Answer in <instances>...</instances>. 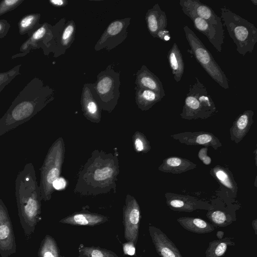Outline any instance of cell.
<instances>
[{
  "mask_svg": "<svg viewBox=\"0 0 257 257\" xmlns=\"http://www.w3.org/2000/svg\"><path fill=\"white\" fill-rule=\"evenodd\" d=\"M54 98V92L34 77L20 92L0 118V137L32 118Z\"/></svg>",
  "mask_w": 257,
  "mask_h": 257,
  "instance_id": "obj_1",
  "label": "cell"
},
{
  "mask_svg": "<svg viewBox=\"0 0 257 257\" xmlns=\"http://www.w3.org/2000/svg\"><path fill=\"white\" fill-rule=\"evenodd\" d=\"M118 173L117 155L95 150L79 173L74 191L82 195L107 193L115 189Z\"/></svg>",
  "mask_w": 257,
  "mask_h": 257,
  "instance_id": "obj_2",
  "label": "cell"
},
{
  "mask_svg": "<svg viewBox=\"0 0 257 257\" xmlns=\"http://www.w3.org/2000/svg\"><path fill=\"white\" fill-rule=\"evenodd\" d=\"M15 190L20 223L25 239L28 241L41 220L42 197L32 163H27L19 172L15 181Z\"/></svg>",
  "mask_w": 257,
  "mask_h": 257,
  "instance_id": "obj_3",
  "label": "cell"
},
{
  "mask_svg": "<svg viewBox=\"0 0 257 257\" xmlns=\"http://www.w3.org/2000/svg\"><path fill=\"white\" fill-rule=\"evenodd\" d=\"M220 11L223 25L235 44L237 52L243 56L252 53L257 42L256 28L225 6L220 8Z\"/></svg>",
  "mask_w": 257,
  "mask_h": 257,
  "instance_id": "obj_4",
  "label": "cell"
},
{
  "mask_svg": "<svg viewBox=\"0 0 257 257\" xmlns=\"http://www.w3.org/2000/svg\"><path fill=\"white\" fill-rule=\"evenodd\" d=\"M196 81L191 84L187 93L181 117L185 119H207L217 110L207 88L197 77Z\"/></svg>",
  "mask_w": 257,
  "mask_h": 257,
  "instance_id": "obj_5",
  "label": "cell"
},
{
  "mask_svg": "<svg viewBox=\"0 0 257 257\" xmlns=\"http://www.w3.org/2000/svg\"><path fill=\"white\" fill-rule=\"evenodd\" d=\"M65 145L62 137L57 139L49 148L40 169L41 190L42 200L51 198L54 191L53 182L60 177L64 159Z\"/></svg>",
  "mask_w": 257,
  "mask_h": 257,
  "instance_id": "obj_6",
  "label": "cell"
},
{
  "mask_svg": "<svg viewBox=\"0 0 257 257\" xmlns=\"http://www.w3.org/2000/svg\"><path fill=\"white\" fill-rule=\"evenodd\" d=\"M183 30L190 48L187 50L188 52L196 59L209 76L220 86L225 89H228V79L209 51L188 26H184Z\"/></svg>",
  "mask_w": 257,
  "mask_h": 257,
  "instance_id": "obj_7",
  "label": "cell"
},
{
  "mask_svg": "<svg viewBox=\"0 0 257 257\" xmlns=\"http://www.w3.org/2000/svg\"><path fill=\"white\" fill-rule=\"evenodd\" d=\"M119 75L110 66L101 71L94 84H90L93 96L101 109L111 112L119 97Z\"/></svg>",
  "mask_w": 257,
  "mask_h": 257,
  "instance_id": "obj_8",
  "label": "cell"
},
{
  "mask_svg": "<svg viewBox=\"0 0 257 257\" xmlns=\"http://www.w3.org/2000/svg\"><path fill=\"white\" fill-rule=\"evenodd\" d=\"M140 218L141 210L138 201L127 194L123 207L124 236L127 241L132 242L135 245L139 237Z\"/></svg>",
  "mask_w": 257,
  "mask_h": 257,
  "instance_id": "obj_9",
  "label": "cell"
},
{
  "mask_svg": "<svg viewBox=\"0 0 257 257\" xmlns=\"http://www.w3.org/2000/svg\"><path fill=\"white\" fill-rule=\"evenodd\" d=\"M131 18L112 21L104 31L94 46L95 51L106 48L110 50L122 43L127 37V28Z\"/></svg>",
  "mask_w": 257,
  "mask_h": 257,
  "instance_id": "obj_10",
  "label": "cell"
},
{
  "mask_svg": "<svg viewBox=\"0 0 257 257\" xmlns=\"http://www.w3.org/2000/svg\"><path fill=\"white\" fill-rule=\"evenodd\" d=\"M179 4L184 14L193 22L195 29L207 38L217 51L221 52L222 45L224 43V31L219 30L200 18L191 9L182 4Z\"/></svg>",
  "mask_w": 257,
  "mask_h": 257,
  "instance_id": "obj_11",
  "label": "cell"
},
{
  "mask_svg": "<svg viewBox=\"0 0 257 257\" xmlns=\"http://www.w3.org/2000/svg\"><path fill=\"white\" fill-rule=\"evenodd\" d=\"M16 252L12 223L7 207L0 199V254L9 257Z\"/></svg>",
  "mask_w": 257,
  "mask_h": 257,
  "instance_id": "obj_12",
  "label": "cell"
},
{
  "mask_svg": "<svg viewBox=\"0 0 257 257\" xmlns=\"http://www.w3.org/2000/svg\"><path fill=\"white\" fill-rule=\"evenodd\" d=\"M52 27L50 24L44 23L33 34L28 37L20 48V53L12 56V59L25 56L31 51L42 48L46 55L48 43L53 38Z\"/></svg>",
  "mask_w": 257,
  "mask_h": 257,
  "instance_id": "obj_13",
  "label": "cell"
},
{
  "mask_svg": "<svg viewBox=\"0 0 257 257\" xmlns=\"http://www.w3.org/2000/svg\"><path fill=\"white\" fill-rule=\"evenodd\" d=\"M167 206L177 211L192 212L197 209H211L212 206L197 198L186 195L167 192L165 194Z\"/></svg>",
  "mask_w": 257,
  "mask_h": 257,
  "instance_id": "obj_14",
  "label": "cell"
},
{
  "mask_svg": "<svg viewBox=\"0 0 257 257\" xmlns=\"http://www.w3.org/2000/svg\"><path fill=\"white\" fill-rule=\"evenodd\" d=\"M171 137L186 145L210 147L215 150L222 147V144L218 138L212 133L207 132H185L171 135Z\"/></svg>",
  "mask_w": 257,
  "mask_h": 257,
  "instance_id": "obj_15",
  "label": "cell"
},
{
  "mask_svg": "<svg viewBox=\"0 0 257 257\" xmlns=\"http://www.w3.org/2000/svg\"><path fill=\"white\" fill-rule=\"evenodd\" d=\"M149 233L160 257H183L174 242L160 229L149 225Z\"/></svg>",
  "mask_w": 257,
  "mask_h": 257,
  "instance_id": "obj_16",
  "label": "cell"
},
{
  "mask_svg": "<svg viewBox=\"0 0 257 257\" xmlns=\"http://www.w3.org/2000/svg\"><path fill=\"white\" fill-rule=\"evenodd\" d=\"M145 20L148 31L154 38H157L160 33L167 30V16L159 4H155L151 9L148 10Z\"/></svg>",
  "mask_w": 257,
  "mask_h": 257,
  "instance_id": "obj_17",
  "label": "cell"
},
{
  "mask_svg": "<svg viewBox=\"0 0 257 257\" xmlns=\"http://www.w3.org/2000/svg\"><path fill=\"white\" fill-rule=\"evenodd\" d=\"M179 4L191 9L200 18L219 30L224 31L220 17L216 15L214 11L208 6L199 0H180Z\"/></svg>",
  "mask_w": 257,
  "mask_h": 257,
  "instance_id": "obj_18",
  "label": "cell"
},
{
  "mask_svg": "<svg viewBox=\"0 0 257 257\" xmlns=\"http://www.w3.org/2000/svg\"><path fill=\"white\" fill-rule=\"evenodd\" d=\"M254 112L252 110L244 111L234 120L229 130L230 140L238 144L248 133L253 123Z\"/></svg>",
  "mask_w": 257,
  "mask_h": 257,
  "instance_id": "obj_19",
  "label": "cell"
},
{
  "mask_svg": "<svg viewBox=\"0 0 257 257\" xmlns=\"http://www.w3.org/2000/svg\"><path fill=\"white\" fill-rule=\"evenodd\" d=\"M136 87L148 89L165 96L163 84L158 77L151 72L146 66H142L136 73Z\"/></svg>",
  "mask_w": 257,
  "mask_h": 257,
  "instance_id": "obj_20",
  "label": "cell"
},
{
  "mask_svg": "<svg viewBox=\"0 0 257 257\" xmlns=\"http://www.w3.org/2000/svg\"><path fill=\"white\" fill-rule=\"evenodd\" d=\"M108 220L107 216L88 211L75 212L61 219L59 222L72 225L95 226Z\"/></svg>",
  "mask_w": 257,
  "mask_h": 257,
  "instance_id": "obj_21",
  "label": "cell"
},
{
  "mask_svg": "<svg viewBox=\"0 0 257 257\" xmlns=\"http://www.w3.org/2000/svg\"><path fill=\"white\" fill-rule=\"evenodd\" d=\"M81 104L83 114L86 118L96 123H98L100 121L101 114L99 107L93 96L90 84H85L83 86Z\"/></svg>",
  "mask_w": 257,
  "mask_h": 257,
  "instance_id": "obj_22",
  "label": "cell"
},
{
  "mask_svg": "<svg viewBox=\"0 0 257 257\" xmlns=\"http://www.w3.org/2000/svg\"><path fill=\"white\" fill-rule=\"evenodd\" d=\"M196 167V164L187 159L172 156L164 159L158 169L164 173L176 174L188 171Z\"/></svg>",
  "mask_w": 257,
  "mask_h": 257,
  "instance_id": "obj_23",
  "label": "cell"
},
{
  "mask_svg": "<svg viewBox=\"0 0 257 257\" xmlns=\"http://www.w3.org/2000/svg\"><path fill=\"white\" fill-rule=\"evenodd\" d=\"M169 66L176 82H179L184 72L185 63L182 53L176 43L168 51L167 55Z\"/></svg>",
  "mask_w": 257,
  "mask_h": 257,
  "instance_id": "obj_24",
  "label": "cell"
},
{
  "mask_svg": "<svg viewBox=\"0 0 257 257\" xmlns=\"http://www.w3.org/2000/svg\"><path fill=\"white\" fill-rule=\"evenodd\" d=\"M178 222L185 229L196 233H207L214 231L215 226L201 218L194 217H181Z\"/></svg>",
  "mask_w": 257,
  "mask_h": 257,
  "instance_id": "obj_25",
  "label": "cell"
},
{
  "mask_svg": "<svg viewBox=\"0 0 257 257\" xmlns=\"http://www.w3.org/2000/svg\"><path fill=\"white\" fill-rule=\"evenodd\" d=\"M135 100L139 108L146 111L164 97L152 90L136 87Z\"/></svg>",
  "mask_w": 257,
  "mask_h": 257,
  "instance_id": "obj_26",
  "label": "cell"
},
{
  "mask_svg": "<svg viewBox=\"0 0 257 257\" xmlns=\"http://www.w3.org/2000/svg\"><path fill=\"white\" fill-rule=\"evenodd\" d=\"M210 174L219 183L236 195L238 190L237 184L233 174L228 168L216 165L210 169Z\"/></svg>",
  "mask_w": 257,
  "mask_h": 257,
  "instance_id": "obj_27",
  "label": "cell"
},
{
  "mask_svg": "<svg viewBox=\"0 0 257 257\" xmlns=\"http://www.w3.org/2000/svg\"><path fill=\"white\" fill-rule=\"evenodd\" d=\"M208 219L214 226L218 227L226 226L236 219L235 213H229L228 210L212 208L206 214Z\"/></svg>",
  "mask_w": 257,
  "mask_h": 257,
  "instance_id": "obj_28",
  "label": "cell"
},
{
  "mask_svg": "<svg viewBox=\"0 0 257 257\" xmlns=\"http://www.w3.org/2000/svg\"><path fill=\"white\" fill-rule=\"evenodd\" d=\"M40 18L39 13L29 14L23 17L18 24L19 34L22 35L27 34L30 37L41 27Z\"/></svg>",
  "mask_w": 257,
  "mask_h": 257,
  "instance_id": "obj_29",
  "label": "cell"
},
{
  "mask_svg": "<svg viewBox=\"0 0 257 257\" xmlns=\"http://www.w3.org/2000/svg\"><path fill=\"white\" fill-rule=\"evenodd\" d=\"M234 245V241L228 237L212 241L209 243L206 250V256L221 257L225 252L228 246Z\"/></svg>",
  "mask_w": 257,
  "mask_h": 257,
  "instance_id": "obj_30",
  "label": "cell"
},
{
  "mask_svg": "<svg viewBox=\"0 0 257 257\" xmlns=\"http://www.w3.org/2000/svg\"><path fill=\"white\" fill-rule=\"evenodd\" d=\"M38 257L64 256L60 255L59 248L54 238L49 235H46L41 243Z\"/></svg>",
  "mask_w": 257,
  "mask_h": 257,
  "instance_id": "obj_31",
  "label": "cell"
},
{
  "mask_svg": "<svg viewBox=\"0 0 257 257\" xmlns=\"http://www.w3.org/2000/svg\"><path fill=\"white\" fill-rule=\"evenodd\" d=\"M78 257H119L115 252L99 246H86L80 244Z\"/></svg>",
  "mask_w": 257,
  "mask_h": 257,
  "instance_id": "obj_32",
  "label": "cell"
},
{
  "mask_svg": "<svg viewBox=\"0 0 257 257\" xmlns=\"http://www.w3.org/2000/svg\"><path fill=\"white\" fill-rule=\"evenodd\" d=\"M75 25L73 21H69L64 30L60 39V45L53 52L54 53L58 48L67 49L72 43L75 32Z\"/></svg>",
  "mask_w": 257,
  "mask_h": 257,
  "instance_id": "obj_33",
  "label": "cell"
},
{
  "mask_svg": "<svg viewBox=\"0 0 257 257\" xmlns=\"http://www.w3.org/2000/svg\"><path fill=\"white\" fill-rule=\"evenodd\" d=\"M134 149L138 153H147L149 152L151 146L150 142L145 135L140 132H136L133 137Z\"/></svg>",
  "mask_w": 257,
  "mask_h": 257,
  "instance_id": "obj_34",
  "label": "cell"
},
{
  "mask_svg": "<svg viewBox=\"0 0 257 257\" xmlns=\"http://www.w3.org/2000/svg\"><path fill=\"white\" fill-rule=\"evenodd\" d=\"M21 64H18L6 72H0V93L16 76L20 75Z\"/></svg>",
  "mask_w": 257,
  "mask_h": 257,
  "instance_id": "obj_35",
  "label": "cell"
},
{
  "mask_svg": "<svg viewBox=\"0 0 257 257\" xmlns=\"http://www.w3.org/2000/svg\"><path fill=\"white\" fill-rule=\"evenodd\" d=\"M23 2V0H4L1 1L0 2V16L15 10Z\"/></svg>",
  "mask_w": 257,
  "mask_h": 257,
  "instance_id": "obj_36",
  "label": "cell"
},
{
  "mask_svg": "<svg viewBox=\"0 0 257 257\" xmlns=\"http://www.w3.org/2000/svg\"><path fill=\"white\" fill-rule=\"evenodd\" d=\"M208 147L202 148L198 152V157L202 162L206 165H209L211 163V158L207 155Z\"/></svg>",
  "mask_w": 257,
  "mask_h": 257,
  "instance_id": "obj_37",
  "label": "cell"
},
{
  "mask_svg": "<svg viewBox=\"0 0 257 257\" xmlns=\"http://www.w3.org/2000/svg\"><path fill=\"white\" fill-rule=\"evenodd\" d=\"M124 254L125 255H133L136 252L135 245L131 241H127L122 244Z\"/></svg>",
  "mask_w": 257,
  "mask_h": 257,
  "instance_id": "obj_38",
  "label": "cell"
},
{
  "mask_svg": "<svg viewBox=\"0 0 257 257\" xmlns=\"http://www.w3.org/2000/svg\"><path fill=\"white\" fill-rule=\"evenodd\" d=\"M11 27L9 23L6 20H0V39L5 37L8 33Z\"/></svg>",
  "mask_w": 257,
  "mask_h": 257,
  "instance_id": "obj_39",
  "label": "cell"
},
{
  "mask_svg": "<svg viewBox=\"0 0 257 257\" xmlns=\"http://www.w3.org/2000/svg\"><path fill=\"white\" fill-rule=\"evenodd\" d=\"M66 186V180L63 178L60 177L56 179L53 183V187L54 190H62L65 188Z\"/></svg>",
  "mask_w": 257,
  "mask_h": 257,
  "instance_id": "obj_40",
  "label": "cell"
},
{
  "mask_svg": "<svg viewBox=\"0 0 257 257\" xmlns=\"http://www.w3.org/2000/svg\"><path fill=\"white\" fill-rule=\"evenodd\" d=\"M49 3L56 7H62L67 5L68 2L65 0H50Z\"/></svg>",
  "mask_w": 257,
  "mask_h": 257,
  "instance_id": "obj_41",
  "label": "cell"
},
{
  "mask_svg": "<svg viewBox=\"0 0 257 257\" xmlns=\"http://www.w3.org/2000/svg\"><path fill=\"white\" fill-rule=\"evenodd\" d=\"M252 227L254 228L255 234H256V219L252 221Z\"/></svg>",
  "mask_w": 257,
  "mask_h": 257,
  "instance_id": "obj_42",
  "label": "cell"
},
{
  "mask_svg": "<svg viewBox=\"0 0 257 257\" xmlns=\"http://www.w3.org/2000/svg\"><path fill=\"white\" fill-rule=\"evenodd\" d=\"M224 232L223 231H219L217 233V236L219 238V239H222L223 236Z\"/></svg>",
  "mask_w": 257,
  "mask_h": 257,
  "instance_id": "obj_43",
  "label": "cell"
},
{
  "mask_svg": "<svg viewBox=\"0 0 257 257\" xmlns=\"http://www.w3.org/2000/svg\"><path fill=\"white\" fill-rule=\"evenodd\" d=\"M253 153L254 154V159H255V166H256V149H255Z\"/></svg>",
  "mask_w": 257,
  "mask_h": 257,
  "instance_id": "obj_44",
  "label": "cell"
},
{
  "mask_svg": "<svg viewBox=\"0 0 257 257\" xmlns=\"http://www.w3.org/2000/svg\"><path fill=\"white\" fill-rule=\"evenodd\" d=\"M251 2L254 4V5H257V1L256 0L251 1Z\"/></svg>",
  "mask_w": 257,
  "mask_h": 257,
  "instance_id": "obj_45",
  "label": "cell"
}]
</instances>
